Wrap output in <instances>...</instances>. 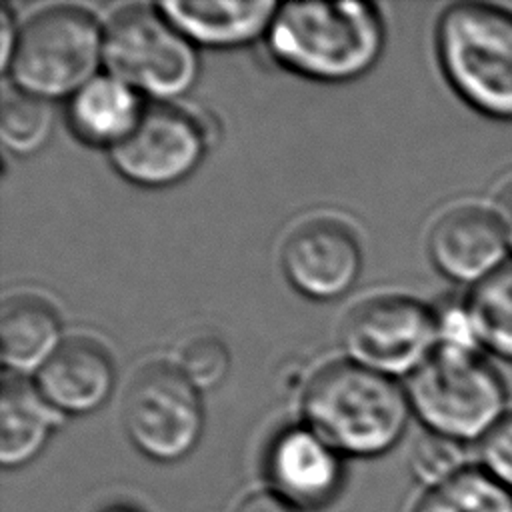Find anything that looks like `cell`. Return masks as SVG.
Returning a JSON list of instances; mask_svg holds the SVG:
<instances>
[{"label":"cell","instance_id":"obj_1","mask_svg":"<svg viewBox=\"0 0 512 512\" xmlns=\"http://www.w3.org/2000/svg\"><path fill=\"white\" fill-rule=\"evenodd\" d=\"M300 410L304 426L342 456L354 458L390 452L412 414L406 388L352 360L318 368L304 386Z\"/></svg>","mask_w":512,"mask_h":512},{"label":"cell","instance_id":"obj_2","mask_svg":"<svg viewBox=\"0 0 512 512\" xmlns=\"http://www.w3.org/2000/svg\"><path fill=\"white\" fill-rule=\"evenodd\" d=\"M266 36L280 66L318 82L366 74L386 42L382 16L368 2L278 4Z\"/></svg>","mask_w":512,"mask_h":512},{"label":"cell","instance_id":"obj_3","mask_svg":"<svg viewBox=\"0 0 512 512\" xmlns=\"http://www.w3.org/2000/svg\"><path fill=\"white\" fill-rule=\"evenodd\" d=\"M440 70L474 112L512 122V10L490 2L444 8L434 32Z\"/></svg>","mask_w":512,"mask_h":512},{"label":"cell","instance_id":"obj_4","mask_svg":"<svg viewBox=\"0 0 512 512\" xmlns=\"http://www.w3.org/2000/svg\"><path fill=\"white\" fill-rule=\"evenodd\" d=\"M406 396L426 432L478 444L508 412L502 374L484 354L436 348L410 376Z\"/></svg>","mask_w":512,"mask_h":512},{"label":"cell","instance_id":"obj_5","mask_svg":"<svg viewBox=\"0 0 512 512\" xmlns=\"http://www.w3.org/2000/svg\"><path fill=\"white\" fill-rule=\"evenodd\" d=\"M104 26L80 6L56 4L32 14L20 28L6 74L12 86L42 100L72 98L98 76Z\"/></svg>","mask_w":512,"mask_h":512},{"label":"cell","instance_id":"obj_6","mask_svg":"<svg viewBox=\"0 0 512 512\" xmlns=\"http://www.w3.org/2000/svg\"><path fill=\"white\" fill-rule=\"evenodd\" d=\"M102 64L106 74L160 104L186 94L200 72L196 46L156 4L124 6L108 18Z\"/></svg>","mask_w":512,"mask_h":512},{"label":"cell","instance_id":"obj_7","mask_svg":"<svg viewBox=\"0 0 512 512\" xmlns=\"http://www.w3.org/2000/svg\"><path fill=\"white\" fill-rule=\"evenodd\" d=\"M122 418L134 448L160 464L186 458L204 430L200 390L176 366L164 362L136 372L124 398Z\"/></svg>","mask_w":512,"mask_h":512},{"label":"cell","instance_id":"obj_8","mask_svg":"<svg viewBox=\"0 0 512 512\" xmlns=\"http://www.w3.org/2000/svg\"><path fill=\"white\" fill-rule=\"evenodd\" d=\"M348 360L386 376H410L436 348V308L402 294L362 300L342 322Z\"/></svg>","mask_w":512,"mask_h":512},{"label":"cell","instance_id":"obj_9","mask_svg":"<svg viewBox=\"0 0 512 512\" xmlns=\"http://www.w3.org/2000/svg\"><path fill=\"white\" fill-rule=\"evenodd\" d=\"M206 148V132L192 114L158 102L148 106L136 128L110 150V162L132 184L164 188L188 178Z\"/></svg>","mask_w":512,"mask_h":512},{"label":"cell","instance_id":"obj_10","mask_svg":"<svg viewBox=\"0 0 512 512\" xmlns=\"http://www.w3.org/2000/svg\"><path fill=\"white\" fill-rule=\"evenodd\" d=\"M268 490L300 512H318L330 506L346 480L344 456L326 444L308 426L280 430L264 456Z\"/></svg>","mask_w":512,"mask_h":512},{"label":"cell","instance_id":"obj_11","mask_svg":"<svg viewBox=\"0 0 512 512\" xmlns=\"http://www.w3.org/2000/svg\"><path fill=\"white\" fill-rule=\"evenodd\" d=\"M282 268L300 294L334 300L346 294L360 276V242L344 222L312 218L288 234L282 246Z\"/></svg>","mask_w":512,"mask_h":512},{"label":"cell","instance_id":"obj_12","mask_svg":"<svg viewBox=\"0 0 512 512\" xmlns=\"http://www.w3.org/2000/svg\"><path fill=\"white\" fill-rule=\"evenodd\" d=\"M428 256L442 276L474 288L510 260V248L494 208L460 204L432 224Z\"/></svg>","mask_w":512,"mask_h":512},{"label":"cell","instance_id":"obj_13","mask_svg":"<svg viewBox=\"0 0 512 512\" xmlns=\"http://www.w3.org/2000/svg\"><path fill=\"white\" fill-rule=\"evenodd\" d=\"M116 368L108 350L86 336L66 338L36 372L34 384L62 416L98 410L114 390Z\"/></svg>","mask_w":512,"mask_h":512},{"label":"cell","instance_id":"obj_14","mask_svg":"<svg viewBox=\"0 0 512 512\" xmlns=\"http://www.w3.org/2000/svg\"><path fill=\"white\" fill-rule=\"evenodd\" d=\"M158 10L194 44L206 48H236L268 34L276 2H220V0H170Z\"/></svg>","mask_w":512,"mask_h":512},{"label":"cell","instance_id":"obj_15","mask_svg":"<svg viewBox=\"0 0 512 512\" xmlns=\"http://www.w3.org/2000/svg\"><path fill=\"white\" fill-rule=\"evenodd\" d=\"M142 96L110 74H98L68 98L66 120L78 140L96 148H116L144 114Z\"/></svg>","mask_w":512,"mask_h":512},{"label":"cell","instance_id":"obj_16","mask_svg":"<svg viewBox=\"0 0 512 512\" xmlns=\"http://www.w3.org/2000/svg\"><path fill=\"white\" fill-rule=\"evenodd\" d=\"M34 382L22 374H8L0 392V464L22 468L30 464L52 438L60 422Z\"/></svg>","mask_w":512,"mask_h":512},{"label":"cell","instance_id":"obj_17","mask_svg":"<svg viewBox=\"0 0 512 512\" xmlns=\"http://www.w3.org/2000/svg\"><path fill=\"white\" fill-rule=\"evenodd\" d=\"M62 342L60 316L46 298L20 292L2 302L0 354L6 370L38 372Z\"/></svg>","mask_w":512,"mask_h":512},{"label":"cell","instance_id":"obj_18","mask_svg":"<svg viewBox=\"0 0 512 512\" xmlns=\"http://www.w3.org/2000/svg\"><path fill=\"white\" fill-rule=\"evenodd\" d=\"M484 352L512 362V260L466 294Z\"/></svg>","mask_w":512,"mask_h":512},{"label":"cell","instance_id":"obj_19","mask_svg":"<svg viewBox=\"0 0 512 512\" xmlns=\"http://www.w3.org/2000/svg\"><path fill=\"white\" fill-rule=\"evenodd\" d=\"M412 512H512V492L474 464L424 490Z\"/></svg>","mask_w":512,"mask_h":512},{"label":"cell","instance_id":"obj_20","mask_svg":"<svg viewBox=\"0 0 512 512\" xmlns=\"http://www.w3.org/2000/svg\"><path fill=\"white\" fill-rule=\"evenodd\" d=\"M54 112L48 100L36 98L12 86L4 90L0 106V140L12 154L38 152L50 138Z\"/></svg>","mask_w":512,"mask_h":512},{"label":"cell","instance_id":"obj_21","mask_svg":"<svg viewBox=\"0 0 512 512\" xmlns=\"http://www.w3.org/2000/svg\"><path fill=\"white\" fill-rule=\"evenodd\" d=\"M474 464L468 444L432 432L422 434L410 452V470L426 490L458 476Z\"/></svg>","mask_w":512,"mask_h":512},{"label":"cell","instance_id":"obj_22","mask_svg":"<svg viewBox=\"0 0 512 512\" xmlns=\"http://www.w3.org/2000/svg\"><path fill=\"white\" fill-rule=\"evenodd\" d=\"M174 366L196 390H208L226 378L230 354L226 344L214 334L190 336L180 346Z\"/></svg>","mask_w":512,"mask_h":512},{"label":"cell","instance_id":"obj_23","mask_svg":"<svg viewBox=\"0 0 512 512\" xmlns=\"http://www.w3.org/2000/svg\"><path fill=\"white\" fill-rule=\"evenodd\" d=\"M476 464L512 492V410L476 444Z\"/></svg>","mask_w":512,"mask_h":512},{"label":"cell","instance_id":"obj_24","mask_svg":"<svg viewBox=\"0 0 512 512\" xmlns=\"http://www.w3.org/2000/svg\"><path fill=\"white\" fill-rule=\"evenodd\" d=\"M436 322H438L440 348L484 354L466 298L450 300L440 308H436Z\"/></svg>","mask_w":512,"mask_h":512},{"label":"cell","instance_id":"obj_25","mask_svg":"<svg viewBox=\"0 0 512 512\" xmlns=\"http://www.w3.org/2000/svg\"><path fill=\"white\" fill-rule=\"evenodd\" d=\"M234 512H300L272 490H258L240 500Z\"/></svg>","mask_w":512,"mask_h":512},{"label":"cell","instance_id":"obj_26","mask_svg":"<svg viewBox=\"0 0 512 512\" xmlns=\"http://www.w3.org/2000/svg\"><path fill=\"white\" fill-rule=\"evenodd\" d=\"M16 38H18V28L12 18V12H10L8 4H2V8H0V66H2L4 74H6L10 58L14 54Z\"/></svg>","mask_w":512,"mask_h":512},{"label":"cell","instance_id":"obj_27","mask_svg":"<svg viewBox=\"0 0 512 512\" xmlns=\"http://www.w3.org/2000/svg\"><path fill=\"white\" fill-rule=\"evenodd\" d=\"M494 210H496V214L502 222L504 236H506V242H508V248H510V254H512V182L500 192Z\"/></svg>","mask_w":512,"mask_h":512},{"label":"cell","instance_id":"obj_28","mask_svg":"<svg viewBox=\"0 0 512 512\" xmlns=\"http://www.w3.org/2000/svg\"><path fill=\"white\" fill-rule=\"evenodd\" d=\"M100 512H142V510H138V508H134V506H130V504L120 502V504H110V506L102 508Z\"/></svg>","mask_w":512,"mask_h":512}]
</instances>
